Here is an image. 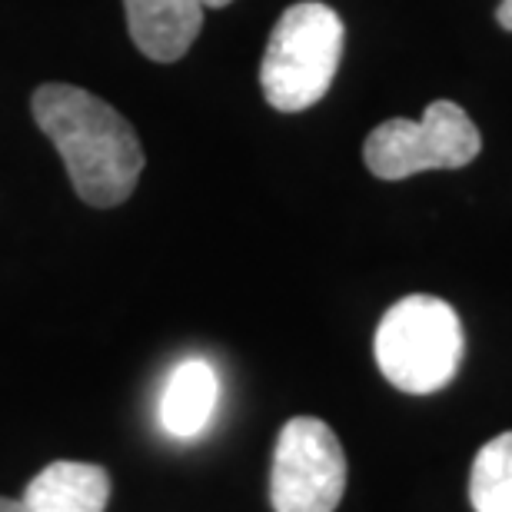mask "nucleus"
I'll return each instance as SVG.
<instances>
[{"label":"nucleus","instance_id":"nucleus-1","mask_svg":"<svg viewBox=\"0 0 512 512\" xmlns=\"http://www.w3.org/2000/svg\"><path fill=\"white\" fill-rule=\"evenodd\" d=\"M30 110L84 203L117 207L137 190L143 173L140 137L107 100L74 84H44L30 97Z\"/></svg>","mask_w":512,"mask_h":512},{"label":"nucleus","instance_id":"nucleus-2","mask_svg":"<svg viewBox=\"0 0 512 512\" xmlns=\"http://www.w3.org/2000/svg\"><path fill=\"white\" fill-rule=\"evenodd\" d=\"M346 30L333 7L303 0L283 10L263 50L260 87L266 104L280 114L320 104L343 60Z\"/></svg>","mask_w":512,"mask_h":512},{"label":"nucleus","instance_id":"nucleus-3","mask_svg":"<svg viewBox=\"0 0 512 512\" xmlns=\"http://www.w3.org/2000/svg\"><path fill=\"white\" fill-rule=\"evenodd\" d=\"M463 323L439 296L413 293L389 306L376 326V366L396 389L429 396L453 383L463 363Z\"/></svg>","mask_w":512,"mask_h":512},{"label":"nucleus","instance_id":"nucleus-4","mask_svg":"<svg viewBox=\"0 0 512 512\" xmlns=\"http://www.w3.org/2000/svg\"><path fill=\"white\" fill-rule=\"evenodd\" d=\"M483 150L476 124L453 100H433L419 120H386L363 143L373 177L406 180L423 170H459Z\"/></svg>","mask_w":512,"mask_h":512},{"label":"nucleus","instance_id":"nucleus-5","mask_svg":"<svg viewBox=\"0 0 512 512\" xmlns=\"http://www.w3.org/2000/svg\"><path fill=\"white\" fill-rule=\"evenodd\" d=\"M346 493V456L323 419L296 416L280 429L270 469L276 512H333Z\"/></svg>","mask_w":512,"mask_h":512},{"label":"nucleus","instance_id":"nucleus-6","mask_svg":"<svg viewBox=\"0 0 512 512\" xmlns=\"http://www.w3.org/2000/svg\"><path fill=\"white\" fill-rule=\"evenodd\" d=\"M127 30L143 57L157 64L180 60L203 27V0H124Z\"/></svg>","mask_w":512,"mask_h":512},{"label":"nucleus","instance_id":"nucleus-7","mask_svg":"<svg viewBox=\"0 0 512 512\" xmlns=\"http://www.w3.org/2000/svg\"><path fill=\"white\" fill-rule=\"evenodd\" d=\"M27 512H104L110 503V473L104 466L57 459L24 489Z\"/></svg>","mask_w":512,"mask_h":512},{"label":"nucleus","instance_id":"nucleus-8","mask_svg":"<svg viewBox=\"0 0 512 512\" xmlns=\"http://www.w3.org/2000/svg\"><path fill=\"white\" fill-rule=\"evenodd\" d=\"M220 380L207 360H187L170 373L160 396V426L173 439H193L217 413Z\"/></svg>","mask_w":512,"mask_h":512},{"label":"nucleus","instance_id":"nucleus-9","mask_svg":"<svg viewBox=\"0 0 512 512\" xmlns=\"http://www.w3.org/2000/svg\"><path fill=\"white\" fill-rule=\"evenodd\" d=\"M469 503L476 512H512V429L489 439L476 453Z\"/></svg>","mask_w":512,"mask_h":512},{"label":"nucleus","instance_id":"nucleus-10","mask_svg":"<svg viewBox=\"0 0 512 512\" xmlns=\"http://www.w3.org/2000/svg\"><path fill=\"white\" fill-rule=\"evenodd\" d=\"M496 20H499V27L509 30V34H512V0H503V4H499Z\"/></svg>","mask_w":512,"mask_h":512},{"label":"nucleus","instance_id":"nucleus-11","mask_svg":"<svg viewBox=\"0 0 512 512\" xmlns=\"http://www.w3.org/2000/svg\"><path fill=\"white\" fill-rule=\"evenodd\" d=\"M0 512H27V509H24V503H17V499L0 496Z\"/></svg>","mask_w":512,"mask_h":512},{"label":"nucleus","instance_id":"nucleus-12","mask_svg":"<svg viewBox=\"0 0 512 512\" xmlns=\"http://www.w3.org/2000/svg\"><path fill=\"white\" fill-rule=\"evenodd\" d=\"M227 4H233V0H203V7H213V10H217V7H227Z\"/></svg>","mask_w":512,"mask_h":512}]
</instances>
